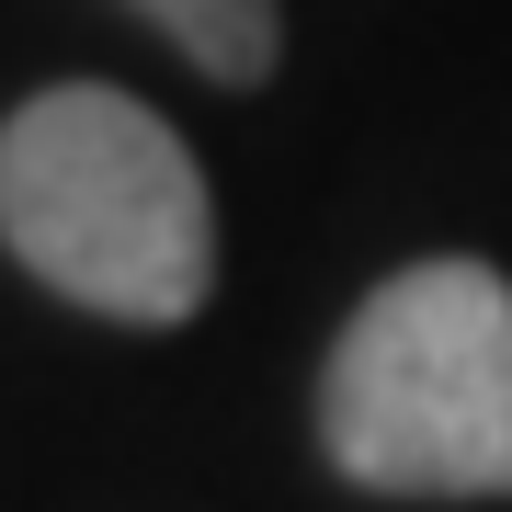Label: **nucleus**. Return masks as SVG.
<instances>
[{
	"label": "nucleus",
	"instance_id": "obj_1",
	"mask_svg": "<svg viewBox=\"0 0 512 512\" xmlns=\"http://www.w3.org/2000/svg\"><path fill=\"white\" fill-rule=\"evenodd\" d=\"M0 251L92 319L183 330L217 296V194L137 92L57 80L0 114Z\"/></svg>",
	"mask_w": 512,
	"mask_h": 512
},
{
	"label": "nucleus",
	"instance_id": "obj_2",
	"mask_svg": "<svg viewBox=\"0 0 512 512\" xmlns=\"http://www.w3.org/2000/svg\"><path fill=\"white\" fill-rule=\"evenodd\" d=\"M319 444L387 501H512V285L433 251L342 319L319 365Z\"/></svg>",
	"mask_w": 512,
	"mask_h": 512
},
{
	"label": "nucleus",
	"instance_id": "obj_3",
	"mask_svg": "<svg viewBox=\"0 0 512 512\" xmlns=\"http://www.w3.org/2000/svg\"><path fill=\"white\" fill-rule=\"evenodd\" d=\"M126 12L171 57H194L205 80H228V92H262L285 57V0H126Z\"/></svg>",
	"mask_w": 512,
	"mask_h": 512
}]
</instances>
